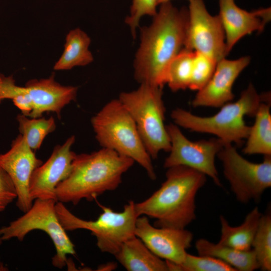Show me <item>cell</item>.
Instances as JSON below:
<instances>
[{"mask_svg": "<svg viewBox=\"0 0 271 271\" xmlns=\"http://www.w3.org/2000/svg\"><path fill=\"white\" fill-rule=\"evenodd\" d=\"M250 61L249 56L235 60L225 58L219 61L212 77L203 88L198 91L192 105L194 107L218 108L232 101L234 97L233 84Z\"/></svg>", "mask_w": 271, "mask_h": 271, "instance_id": "15", "label": "cell"}, {"mask_svg": "<svg viewBox=\"0 0 271 271\" xmlns=\"http://www.w3.org/2000/svg\"><path fill=\"white\" fill-rule=\"evenodd\" d=\"M206 176L184 166L167 168L166 180L147 199L135 203L139 215L155 219L157 227L185 229L196 218L195 199Z\"/></svg>", "mask_w": 271, "mask_h": 271, "instance_id": "2", "label": "cell"}, {"mask_svg": "<svg viewBox=\"0 0 271 271\" xmlns=\"http://www.w3.org/2000/svg\"><path fill=\"white\" fill-rule=\"evenodd\" d=\"M217 62L210 57L194 52L189 89L197 91L203 88L212 77Z\"/></svg>", "mask_w": 271, "mask_h": 271, "instance_id": "27", "label": "cell"}, {"mask_svg": "<svg viewBox=\"0 0 271 271\" xmlns=\"http://www.w3.org/2000/svg\"><path fill=\"white\" fill-rule=\"evenodd\" d=\"M3 240L0 238V245L2 243Z\"/></svg>", "mask_w": 271, "mask_h": 271, "instance_id": "31", "label": "cell"}, {"mask_svg": "<svg viewBox=\"0 0 271 271\" xmlns=\"http://www.w3.org/2000/svg\"><path fill=\"white\" fill-rule=\"evenodd\" d=\"M166 261L169 271H236L234 268L218 258L205 255L196 256L188 252L181 263Z\"/></svg>", "mask_w": 271, "mask_h": 271, "instance_id": "26", "label": "cell"}, {"mask_svg": "<svg viewBox=\"0 0 271 271\" xmlns=\"http://www.w3.org/2000/svg\"><path fill=\"white\" fill-rule=\"evenodd\" d=\"M250 126L243 153L246 155L271 156V114L270 103L261 102Z\"/></svg>", "mask_w": 271, "mask_h": 271, "instance_id": "22", "label": "cell"}, {"mask_svg": "<svg viewBox=\"0 0 271 271\" xmlns=\"http://www.w3.org/2000/svg\"><path fill=\"white\" fill-rule=\"evenodd\" d=\"M261 215L258 207H255L246 215L243 222L235 227L230 226L226 219L221 215V235L218 243L241 250L251 249Z\"/></svg>", "mask_w": 271, "mask_h": 271, "instance_id": "20", "label": "cell"}, {"mask_svg": "<svg viewBox=\"0 0 271 271\" xmlns=\"http://www.w3.org/2000/svg\"><path fill=\"white\" fill-rule=\"evenodd\" d=\"M264 96L258 94L250 83L235 102H227L210 116H200L181 108L173 110L171 117L178 126L191 131L213 134L224 144L240 145L248 135L250 126L245 116H254Z\"/></svg>", "mask_w": 271, "mask_h": 271, "instance_id": "4", "label": "cell"}, {"mask_svg": "<svg viewBox=\"0 0 271 271\" xmlns=\"http://www.w3.org/2000/svg\"><path fill=\"white\" fill-rule=\"evenodd\" d=\"M195 247L199 255L218 258L236 270L252 271L259 268L255 254L252 249L238 250L218 243L211 242L204 238L196 240Z\"/></svg>", "mask_w": 271, "mask_h": 271, "instance_id": "19", "label": "cell"}, {"mask_svg": "<svg viewBox=\"0 0 271 271\" xmlns=\"http://www.w3.org/2000/svg\"><path fill=\"white\" fill-rule=\"evenodd\" d=\"M134 234L157 256L178 264L184 260L193 238L185 228L156 227L145 215L138 217Z\"/></svg>", "mask_w": 271, "mask_h": 271, "instance_id": "13", "label": "cell"}, {"mask_svg": "<svg viewBox=\"0 0 271 271\" xmlns=\"http://www.w3.org/2000/svg\"><path fill=\"white\" fill-rule=\"evenodd\" d=\"M170 137L169 155L164 163L166 169L184 166L210 177L214 183L221 186L215 164V159L224 143L217 138L192 142L187 139L175 123L166 125Z\"/></svg>", "mask_w": 271, "mask_h": 271, "instance_id": "10", "label": "cell"}, {"mask_svg": "<svg viewBox=\"0 0 271 271\" xmlns=\"http://www.w3.org/2000/svg\"><path fill=\"white\" fill-rule=\"evenodd\" d=\"M158 0H132L129 15L125 18V23L129 27L131 36H137V29L143 16L154 17L157 12Z\"/></svg>", "mask_w": 271, "mask_h": 271, "instance_id": "28", "label": "cell"}, {"mask_svg": "<svg viewBox=\"0 0 271 271\" xmlns=\"http://www.w3.org/2000/svg\"><path fill=\"white\" fill-rule=\"evenodd\" d=\"M95 138L102 148L132 159L155 180L152 159L147 152L131 115L118 99L107 103L91 120Z\"/></svg>", "mask_w": 271, "mask_h": 271, "instance_id": "5", "label": "cell"}, {"mask_svg": "<svg viewBox=\"0 0 271 271\" xmlns=\"http://www.w3.org/2000/svg\"><path fill=\"white\" fill-rule=\"evenodd\" d=\"M128 271H168L166 260L153 253L136 235L125 241L114 255Z\"/></svg>", "mask_w": 271, "mask_h": 271, "instance_id": "18", "label": "cell"}, {"mask_svg": "<svg viewBox=\"0 0 271 271\" xmlns=\"http://www.w3.org/2000/svg\"><path fill=\"white\" fill-rule=\"evenodd\" d=\"M42 163L21 134L13 141L9 151L0 155V167L11 179L17 195L16 205L24 213L33 204L29 194L32 175Z\"/></svg>", "mask_w": 271, "mask_h": 271, "instance_id": "14", "label": "cell"}, {"mask_svg": "<svg viewBox=\"0 0 271 271\" xmlns=\"http://www.w3.org/2000/svg\"><path fill=\"white\" fill-rule=\"evenodd\" d=\"M171 0H158V5L168 2H170ZM191 0H189V1Z\"/></svg>", "mask_w": 271, "mask_h": 271, "instance_id": "30", "label": "cell"}, {"mask_svg": "<svg viewBox=\"0 0 271 271\" xmlns=\"http://www.w3.org/2000/svg\"><path fill=\"white\" fill-rule=\"evenodd\" d=\"M134 163L130 158L102 148L90 154H76L70 174L56 188L58 202L75 205L82 199L91 201L115 190Z\"/></svg>", "mask_w": 271, "mask_h": 271, "instance_id": "3", "label": "cell"}, {"mask_svg": "<svg viewBox=\"0 0 271 271\" xmlns=\"http://www.w3.org/2000/svg\"><path fill=\"white\" fill-rule=\"evenodd\" d=\"M21 90L31 100L33 110L30 117H40L45 112H55L60 115L62 109L76 97L78 88L63 86L56 82L54 76L40 80L32 79Z\"/></svg>", "mask_w": 271, "mask_h": 271, "instance_id": "17", "label": "cell"}, {"mask_svg": "<svg viewBox=\"0 0 271 271\" xmlns=\"http://www.w3.org/2000/svg\"><path fill=\"white\" fill-rule=\"evenodd\" d=\"M54 200L37 199L31 208L9 225L0 228V238L8 240L16 238L23 241L34 230L47 233L55 246L56 253L52 258L53 265L60 269L67 263V255H75L74 244L61 225L56 213Z\"/></svg>", "mask_w": 271, "mask_h": 271, "instance_id": "8", "label": "cell"}, {"mask_svg": "<svg viewBox=\"0 0 271 271\" xmlns=\"http://www.w3.org/2000/svg\"><path fill=\"white\" fill-rule=\"evenodd\" d=\"M17 197L16 190L11 179L0 167V212Z\"/></svg>", "mask_w": 271, "mask_h": 271, "instance_id": "29", "label": "cell"}, {"mask_svg": "<svg viewBox=\"0 0 271 271\" xmlns=\"http://www.w3.org/2000/svg\"><path fill=\"white\" fill-rule=\"evenodd\" d=\"M194 56V51L184 48L170 63L166 72V84L172 91L189 88Z\"/></svg>", "mask_w": 271, "mask_h": 271, "instance_id": "23", "label": "cell"}, {"mask_svg": "<svg viewBox=\"0 0 271 271\" xmlns=\"http://www.w3.org/2000/svg\"><path fill=\"white\" fill-rule=\"evenodd\" d=\"M136 124L144 146L152 159L160 152H169L170 137L165 124L166 108L163 88L141 84L136 90L122 92L118 98Z\"/></svg>", "mask_w": 271, "mask_h": 271, "instance_id": "6", "label": "cell"}, {"mask_svg": "<svg viewBox=\"0 0 271 271\" xmlns=\"http://www.w3.org/2000/svg\"><path fill=\"white\" fill-rule=\"evenodd\" d=\"M251 247L262 270H271V215L262 214Z\"/></svg>", "mask_w": 271, "mask_h": 271, "instance_id": "25", "label": "cell"}, {"mask_svg": "<svg viewBox=\"0 0 271 271\" xmlns=\"http://www.w3.org/2000/svg\"><path fill=\"white\" fill-rule=\"evenodd\" d=\"M102 212L95 220H85L72 213L63 204L57 202L55 209L58 218L66 231L86 229L95 236L97 246L102 252L114 255L121 245L134 236L139 217L135 203L130 200L121 212L101 206Z\"/></svg>", "mask_w": 271, "mask_h": 271, "instance_id": "7", "label": "cell"}, {"mask_svg": "<svg viewBox=\"0 0 271 271\" xmlns=\"http://www.w3.org/2000/svg\"><path fill=\"white\" fill-rule=\"evenodd\" d=\"M270 8L248 12L238 7L234 0H219L218 16L224 31L227 54L244 36L263 31L270 20Z\"/></svg>", "mask_w": 271, "mask_h": 271, "instance_id": "16", "label": "cell"}, {"mask_svg": "<svg viewBox=\"0 0 271 271\" xmlns=\"http://www.w3.org/2000/svg\"><path fill=\"white\" fill-rule=\"evenodd\" d=\"M184 48L206 55L217 63L228 55L222 24L208 12L203 0H191Z\"/></svg>", "mask_w": 271, "mask_h": 271, "instance_id": "11", "label": "cell"}, {"mask_svg": "<svg viewBox=\"0 0 271 271\" xmlns=\"http://www.w3.org/2000/svg\"><path fill=\"white\" fill-rule=\"evenodd\" d=\"M19 129L28 146L33 151L39 149L45 137L56 128L53 117L29 118L21 114L17 116Z\"/></svg>", "mask_w": 271, "mask_h": 271, "instance_id": "24", "label": "cell"}, {"mask_svg": "<svg viewBox=\"0 0 271 271\" xmlns=\"http://www.w3.org/2000/svg\"><path fill=\"white\" fill-rule=\"evenodd\" d=\"M152 23L141 29L133 62L134 77L141 84L163 87L168 67L184 48L188 11L170 2L160 5Z\"/></svg>", "mask_w": 271, "mask_h": 271, "instance_id": "1", "label": "cell"}, {"mask_svg": "<svg viewBox=\"0 0 271 271\" xmlns=\"http://www.w3.org/2000/svg\"><path fill=\"white\" fill-rule=\"evenodd\" d=\"M90 43V37L80 29L70 31L66 37L64 52L54 65V70H67L91 63L93 57L89 50Z\"/></svg>", "mask_w": 271, "mask_h": 271, "instance_id": "21", "label": "cell"}, {"mask_svg": "<svg viewBox=\"0 0 271 271\" xmlns=\"http://www.w3.org/2000/svg\"><path fill=\"white\" fill-rule=\"evenodd\" d=\"M2 75H0V83L2 81Z\"/></svg>", "mask_w": 271, "mask_h": 271, "instance_id": "32", "label": "cell"}, {"mask_svg": "<svg viewBox=\"0 0 271 271\" xmlns=\"http://www.w3.org/2000/svg\"><path fill=\"white\" fill-rule=\"evenodd\" d=\"M224 177L236 199L242 203L258 201L271 186V156L261 163L251 162L241 156L231 144H224L217 154Z\"/></svg>", "mask_w": 271, "mask_h": 271, "instance_id": "9", "label": "cell"}, {"mask_svg": "<svg viewBox=\"0 0 271 271\" xmlns=\"http://www.w3.org/2000/svg\"><path fill=\"white\" fill-rule=\"evenodd\" d=\"M75 141V136H72L63 145L55 147L47 161L33 172L29 185L33 201L40 199L58 202L56 188L70 174L76 155L71 150Z\"/></svg>", "mask_w": 271, "mask_h": 271, "instance_id": "12", "label": "cell"}]
</instances>
